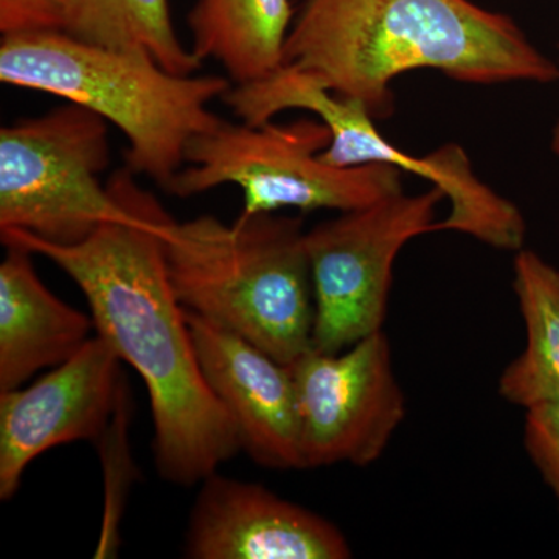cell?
I'll list each match as a JSON object with an SVG mask.
<instances>
[{
  "instance_id": "6da1fadb",
  "label": "cell",
  "mask_w": 559,
  "mask_h": 559,
  "mask_svg": "<svg viewBox=\"0 0 559 559\" xmlns=\"http://www.w3.org/2000/svg\"><path fill=\"white\" fill-rule=\"evenodd\" d=\"M170 216L151 202L139 223H108L75 245L0 230L3 246L46 257L90 305L95 334L148 389L153 455L165 481L193 487L241 451L237 426L202 374L186 308L168 278L164 237Z\"/></svg>"
},
{
  "instance_id": "7a4b0ae2",
  "label": "cell",
  "mask_w": 559,
  "mask_h": 559,
  "mask_svg": "<svg viewBox=\"0 0 559 559\" xmlns=\"http://www.w3.org/2000/svg\"><path fill=\"white\" fill-rule=\"evenodd\" d=\"M283 64L362 103L374 119L392 112L390 84L411 70L469 84L559 79L516 22L471 0H304Z\"/></svg>"
},
{
  "instance_id": "3957f363",
  "label": "cell",
  "mask_w": 559,
  "mask_h": 559,
  "mask_svg": "<svg viewBox=\"0 0 559 559\" xmlns=\"http://www.w3.org/2000/svg\"><path fill=\"white\" fill-rule=\"evenodd\" d=\"M0 81L90 109L127 138V168L170 191L198 135L223 121L210 103L227 76L179 75L142 49H117L62 31L2 36Z\"/></svg>"
},
{
  "instance_id": "277c9868",
  "label": "cell",
  "mask_w": 559,
  "mask_h": 559,
  "mask_svg": "<svg viewBox=\"0 0 559 559\" xmlns=\"http://www.w3.org/2000/svg\"><path fill=\"white\" fill-rule=\"evenodd\" d=\"M304 221L275 213L224 224L171 219L168 278L187 311L218 323L288 364L312 347L314 289Z\"/></svg>"
},
{
  "instance_id": "5b68a950",
  "label": "cell",
  "mask_w": 559,
  "mask_h": 559,
  "mask_svg": "<svg viewBox=\"0 0 559 559\" xmlns=\"http://www.w3.org/2000/svg\"><path fill=\"white\" fill-rule=\"evenodd\" d=\"M108 121L73 103L0 130V230L53 245L86 240L108 223H139L153 198L127 167L100 182L110 159Z\"/></svg>"
},
{
  "instance_id": "8992f818",
  "label": "cell",
  "mask_w": 559,
  "mask_h": 559,
  "mask_svg": "<svg viewBox=\"0 0 559 559\" xmlns=\"http://www.w3.org/2000/svg\"><path fill=\"white\" fill-rule=\"evenodd\" d=\"M223 102L249 124L267 123L288 109L314 114L330 130L329 146L319 154L325 164L336 168L382 164L414 173L450 202V213L437 223V231H459L509 252L524 246L527 224L521 210L480 180L468 154L455 143L423 157L411 156L378 131L366 105L326 90L308 73L285 64L264 79L234 84Z\"/></svg>"
},
{
  "instance_id": "52a82bcc",
  "label": "cell",
  "mask_w": 559,
  "mask_h": 559,
  "mask_svg": "<svg viewBox=\"0 0 559 559\" xmlns=\"http://www.w3.org/2000/svg\"><path fill=\"white\" fill-rule=\"evenodd\" d=\"M330 130L320 120L288 124L229 123L198 135L187 150V165L173 180L178 198L234 183L242 191L238 216L296 209L301 213L370 207L403 191V171L392 165L336 168L320 159Z\"/></svg>"
},
{
  "instance_id": "ba28073f",
  "label": "cell",
  "mask_w": 559,
  "mask_h": 559,
  "mask_svg": "<svg viewBox=\"0 0 559 559\" xmlns=\"http://www.w3.org/2000/svg\"><path fill=\"white\" fill-rule=\"evenodd\" d=\"M441 200L436 187L419 194L401 191L307 230L316 307L312 348L340 353L382 330L396 257L414 238L437 231Z\"/></svg>"
},
{
  "instance_id": "9c48e42d",
  "label": "cell",
  "mask_w": 559,
  "mask_h": 559,
  "mask_svg": "<svg viewBox=\"0 0 559 559\" xmlns=\"http://www.w3.org/2000/svg\"><path fill=\"white\" fill-rule=\"evenodd\" d=\"M288 367L304 469L337 463L364 468L380 460L407 415L384 331L340 353L311 347Z\"/></svg>"
},
{
  "instance_id": "30bf717a",
  "label": "cell",
  "mask_w": 559,
  "mask_h": 559,
  "mask_svg": "<svg viewBox=\"0 0 559 559\" xmlns=\"http://www.w3.org/2000/svg\"><path fill=\"white\" fill-rule=\"evenodd\" d=\"M124 395L121 359L98 334L31 388L0 392V499L13 498L28 465L51 448L102 441Z\"/></svg>"
},
{
  "instance_id": "8fae6325",
  "label": "cell",
  "mask_w": 559,
  "mask_h": 559,
  "mask_svg": "<svg viewBox=\"0 0 559 559\" xmlns=\"http://www.w3.org/2000/svg\"><path fill=\"white\" fill-rule=\"evenodd\" d=\"M191 559H345L340 527L271 489L221 476L201 481L186 533Z\"/></svg>"
},
{
  "instance_id": "7c38bea8",
  "label": "cell",
  "mask_w": 559,
  "mask_h": 559,
  "mask_svg": "<svg viewBox=\"0 0 559 559\" xmlns=\"http://www.w3.org/2000/svg\"><path fill=\"white\" fill-rule=\"evenodd\" d=\"M186 316L202 374L234 419L241 451L261 468L304 469L289 367L212 320Z\"/></svg>"
},
{
  "instance_id": "4fadbf2b",
  "label": "cell",
  "mask_w": 559,
  "mask_h": 559,
  "mask_svg": "<svg viewBox=\"0 0 559 559\" xmlns=\"http://www.w3.org/2000/svg\"><path fill=\"white\" fill-rule=\"evenodd\" d=\"M0 263V392L68 362L91 340L92 316L62 301L36 274L31 250L5 246Z\"/></svg>"
},
{
  "instance_id": "5bb4252c",
  "label": "cell",
  "mask_w": 559,
  "mask_h": 559,
  "mask_svg": "<svg viewBox=\"0 0 559 559\" xmlns=\"http://www.w3.org/2000/svg\"><path fill=\"white\" fill-rule=\"evenodd\" d=\"M294 16L290 0H197L187 16L190 49L219 62L231 84L252 83L283 64Z\"/></svg>"
},
{
  "instance_id": "9a60e30c",
  "label": "cell",
  "mask_w": 559,
  "mask_h": 559,
  "mask_svg": "<svg viewBox=\"0 0 559 559\" xmlns=\"http://www.w3.org/2000/svg\"><path fill=\"white\" fill-rule=\"evenodd\" d=\"M513 289L525 325V347L503 369L498 392L530 409L559 401V270L533 250H518Z\"/></svg>"
},
{
  "instance_id": "2e32d148",
  "label": "cell",
  "mask_w": 559,
  "mask_h": 559,
  "mask_svg": "<svg viewBox=\"0 0 559 559\" xmlns=\"http://www.w3.org/2000/svg\"><path fill=\"white\" fill-rule=\"evenodd\" d=\"M61 31L73 38L142 49L165 69L191 75L202 61L180 43L173 24L170 0H58Z\"/></svg>"
},
{
  "instance_id": "e0dca14e",
  "label": "cell",
  "mask_w": 559,
  "mask_h": 559,
  "mask_svg": "<svg viewBox=\"0 0 559 559\" xmlns=\"http://www.w3.org/2000/svg\"><path fill=\"white\" fill-rule=\"evenodd\" d=\"M524 447L559 510V401L525 411Z\"/></svg>"
},
{
  "instance_id": "ac0fdd59",
  "label": "cell",
  "mask_w": 559,
  "mask_h": 559,
  "mask_svg": "<svg viewBox=\"0 0 559 559\" xmlns=\"http://www.w3.org/2000/svg\"><path fill=\"white\" fill-rule=\"evenodd\" d=\"M61 31L58 0H0V33Z\"/></svg>"
},
{
  "instance_id": "d6986e66",
  "label": "cell",
  "mask_w": 559,
  "mask_h": 559,
  "mask_svg": "<svg viewBox=\"0 0 559 559\" xmlns=\"http://www.w3.org/2000/svg\"><path fill=\"white\" fill-rule=\"evenodd\" d=\"M551 151H554L555 156L559 157V119L557 121V124H555L554 135H551Z\"/></svg>"
}]
</instances>
